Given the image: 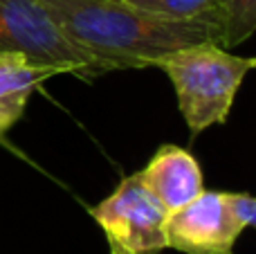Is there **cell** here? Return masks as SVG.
<instances>
[{
  "mask_svg": "<svg viewBox=\"0 0 256 254\" xmlns=\"http://www.w3.org/2000/svg\"><path fill=\"white\" fill-rule=\"evenodd\" d=\"M61 32L108 70L153 68L176 50L218 43L220 30L207 18L176 20L126 0H38Z\"/></svg>",
  "mask_w": 256,
  "mask_h": 254,
  "instance_id": "6da1fadb",
  "label": "cell"
},
{
  "mask_svg": "<svg viewBox=\"0 0 256 254\" xmlns=\"http://www.w3.org/2000/svg\"><path fill=\"white\" fill-rule=\"evenodd\" d=\"M178 92V106L191 133L225 124L243 79L254 70L252 56L230 54L218 43H198L158 58Z\"/></svg>",
  "mask_w": 256,
  "mask_h": 254,
  "instance_id": "7a4b0ae2",
  "label": "cell"
},
{
  "mask_svg": "<svg viewBox=\"0 0 256 254\" xmlns=\"http://www.w3.org/2000/svg\"><path fill=\"white\" fill-rule=\"evenodd\" d=\"M0 54H20L52 74L94 79L110 72L76 48L38 0H0Z\"/></svg>",
  "mask_w": 256,
  "mask_h": 254,
  "instance_id": "3957f363",
  "label": "cell"
},
{
  "mask_svg": "<svg viewBox=\"0 0 256 254\" xmlns=\"http://www.w3.org/2000/svg\"><path fill=\"white\" fill-rule=\"evenodd\" d=\"M90 216L104 230L112 254H158L166 248L168 212L140 174L124 178L110 196L90 207Z\"/></svg>",
  "mask_w": 256,
  "mask_h": 254,
  "instance_id": "277c9868",
  "label": "cell"
},
{
  "mask_svg": "<svg viewBox=\"0 0 256 254\" xmlns=\"http://www.w3.org/2000/svg\"><path fill=\"white\" fill-rule=\"evenodd\" d=\"M243 230L225 192H202L166 216V248L184 254H232Z\"/></svg>",
  "mask_w": 256,
  "mask_h": 254,
  "instance_id": "5b68a950",
  "label": "cell"
},
{
  "mask_svg": "<svg viewBox=\"0 0 256 254\" xmlns=\"http://www.w3.org/2000/svg\"><path fill=\"white\" fill-rule=\"evenodd\" d=\"M150 194L171 212L184 207L204 192L200 164L189 151L176 144H162L148 164L137 171Z\"/></svg>",
  "mask_w": 256,
  "mask_h": 254,
  "instance_id": "8992f818",
  "label": "cell"
},
{
  "mask_svg": "<svg viewBox=\"0 0 256 254\" xmlns=\"http://www.w3.org/2000/svg\"><path fill=\"white\" fill-rule=\"evenodd\" d=\"M54 76L50 70L30 63L20 54H0V138L22 117L40 81Z\"/></svg>",
  "mask_w": 256,
  "mask_h": 254,
  "instance_id": "52a82bcc",
  "label": "cell"
},
{
  "mask_svg": "<svg viewBox=\"0 0 256 254\" xmlns=\"http://www.w3.org/2000/svg\"><path fill=\"white\" fill-rule=\"evenodd\" d=\"M220 45L236 48L256 32V0H220L216 7Z\"/></svg>",
  "mask_w": 256,
  "mask_h": 254,
  "instance_id": "ba28073f",
  "label": "cell"
},
{
  "mask_svg": "<svg viewBox=\"0 0 256 254\" xmlns=\"http://www.w3.org/2000/svg\"><path fill=\"white\" fill-rule=\"evenodd\" d=\"M126 2L135 4L140 9H146V12L160 14V16L176 18V20L207 18V20L216 22V7L220 0H126Z\"/></svg>",
  "mask_w": 256,
  "mask_h": 254,
  "instance_id": "9c48e42d",
  "label": "cell"
},
{
  "mask_svg": "<svg viewBox=\"0 0 256 254\" xmlns=\"http://www.w3.org/2000/svg\"><path fill=\"white\" fill-rule=\"evenodd\" d=\"M234 216L243 228H256V198L250 194H227Z\"/></svg>",
  "mask_w": 256,
  "mask_h": 254,
  "instance_id": "30bf717a",
  "label": "cell"
},
{
  "mask_svg": "<svg viewBox=\"0 0 256 254\" xmlns=\"http://www.w3.org/2000/svg\"><path fill=\"white\" fill-rule=\"evenodd\" d=\"M252 58H254V68H256V56H252Z\"/></svg>",
  "mask_w": 256,
  "mask_h": 254,
  "instance_id": "8fae6325",
  "label": "cell"
}]
</instances>
